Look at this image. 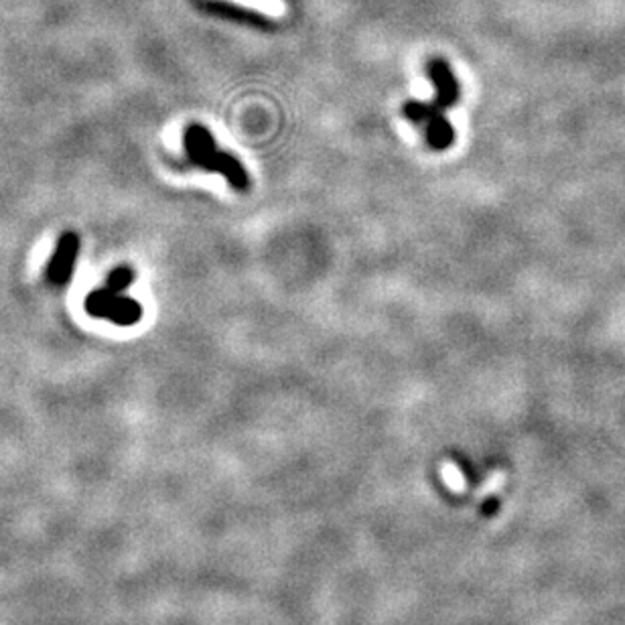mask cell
<instances>
[{"instance_id":"obj_8","label":"cell","mask_w":625,"mask_h":625,"mask_svg":"<svg viewBox=\"0 0 625 625\" xmlns=\"http://www.w3.org/2000/svg\"><path fill=\"white\" fill-rule=\"evenodd\" d=\"M498 506H500V501H498V500H490L488 503H485V508H483L481 514H483L485 518H490V516L496 514V511H498Z\"/></svg>"},{"instance_id":"obj_1","label":"cell","mask_w":625,"mask_h":625,"mask_svg":"<svg viewBox=\"0 0 625 625\" xmlns=\"http://www.w3.org/2000/svg\"><path fill=\"white\" fill-rule=\"evenodd\" d=\"M88 315L95 319H108L116 325H134L143 317V307L141 303L123 297L120 293H112L108 289H98L88 294V299L84 303Z\"/></svg>"},{"instance_id":"obj_5","label":"cell","mask_w":625,"mask_h":625,"mask_svg":"<svg viewBox=\"0 0 625 625\" xmlns=\"http://www.w3.org/2000/svg\"><path fill=\"white\" fill-rule=\"evenodd\" d=\"M424 123L429 124L427 138L435 149H445V146H449L451 141H453V128H451V124L439 114L435 108H431Z\"/></svg>"},{"instance_id":"obj_4","label":"cell","mask_w":625,"mask_h":625,"mask_svg":"<svg viewBox=\"0 0 625 625\" xmlns=\"http://www.w3.org/2000/svg\"><path fill=\"white\" fill-rule=\"evenodd\" d=\"M427 72L437 85L439 106H449V104H453L457 100V82L453 74H451L449 65L445 62H441V59H435V62L429 64Z\"/></svg>"},{"instance_id":"obj_2","label":"cell","mask_w":625,"mask_h":625,"mask_svg":"<svg viewBox=\"0 0 625 625\" xmlns=\"http://www.w3.org/2000/svg\"><path fill=\"white\" fill-rule=\"evenodd\" d=\"M77 254H80V236L75 232L62 233L47 264V281L55 286L67 284L75 271Z\"/></svg>"},{"instance_id":"obj_7","label":"cell","mask_w":625,"mask_h":625,"mask_svg":"<svg viewBox=\"0 0 625 625\" xmlns=\"http://www.w3.org/2000/svg\"><path fill=\"white\" fill-rule=\"evenodd\" d=\"M134 283V271L130 266H118L114 268L108 274V281H106V289L112 293H120L123 294L130 284Z\"/></svg>"},{"instance_id":"obj_3","label":"cell","mask_w":625,"mask_h":625,"mask_svg":"<svg viewBox=\"0 0 625 625\" xmlns=\"http://www.w3.org/2000/svg\"><path fill=\"white\" fill-rule=\"evenodd\" d=\"M202 169L213 171V173H222V175L228 177L230 184L236 187V189H246L248 187L246 171L242 169V164L238 163V159H233V156L228 154V153L215 151L210 156V159H205L202 163Z\"/></svg>"},{"instance_id":"obj_6","label":"cell","mask_w":625,"mask_h":625,"mask_svg":"<svg viewBox=\"0 0 625 625\" xmlns=\"http://www.w3.org/2000/svg\"><path fill=\"white\" fill-rule=\"evenodd\" d=\"M228 3L250 8V11H256L260 15L274 16V19H279V16L286 15L284 0H228Z\"/></svg>"}]
</instances>
